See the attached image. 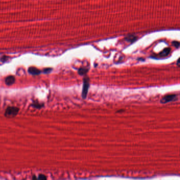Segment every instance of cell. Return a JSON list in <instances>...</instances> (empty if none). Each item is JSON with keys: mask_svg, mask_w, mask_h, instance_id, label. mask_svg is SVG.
Wrapping results in <instances>:
<instances>
[{"mask_svg": "<svg viewBox=\"0 0 180 180\" xmlns=\"http://www.w3.org/2000/svg\"><path fill=\"white\" fill-rule=\"evenodd\" d=\"M88 72V69L86 68H80L78 70V73L80 75H85L86 74H87V73Z\"/></svg>", "mask_w": 180, "mask_h": 180, "instance_id": "8", "label": "cell"}, {"mask_svg": "<svg viewBox=\"0 0 180 180\" xmlns=\"http://www.w3.org/2000/svg\"><path fill=\"white\" fill-rule=\"evenodd\" d=\"M173 44L174 45V46H175V47L178 48L179 47V43L177 41H174L173 42Z\"/></svg>", "mask_w": 180, "mask_h": 180, "instance_id": "10", "label": "cell"}, {"mask_svg": "<svg viewBox=\"0 0 180 180\" xmlns=\"http://www.w3.org/2000/svg\"><path fill=\"white\" fill-rule=\"evenodd\" d=\"M170 51H171V49L170 48H165V49L163 50V51H162L160 53V55L161 57H166V56L169 55V53H170Z\"/></svg>", "mask_w": 180, "mask_h": 180, "instance_id": "6", "label": "cell"}, {"mask_svg": "<svg viewBox=\"0 0 180 180\" xmlns=\"http://www.w3.org/2000/svg\"><path fill=\"white\" fill-rule=\"evenodd\" d=\"M15 80V77L14 76H8L6 78L5 82L7 85L10 86L14 83Z\"/></svg>", "mask_w": 180, "mask_h": 180, "instance_id": "4", "label": "cell"}, {"mask_svg": "<svg viewBox=\"0 0 180 180\" xmlns=\"http://www.w3.org/2000/svg\"><path fill=\"white\" fill-rule=\"evenodd\" d=\"M179 60L178 59V60H177V65L178 66H179Z\"/></svg>", "mask_w": 180, "mask_h": 180, "instance_id": "13", "label": "cell"}, {"mask_svg": "<svg viewBox=\"0 0 180 180\" xmlns=\"http://www.w3.org/2000/svg\"><path fill=\"white\" fill-rule=\"evenodd\" d=\"M28 71L30 74L33 75H38L41 73L40 70H39L35 67H30L29 68Z\"/></svg>", "mask_w": 180, "mask_h": 180, "instance_id": "5", "label": "cell"}, {"mask_svg": "<svg viewBox=\"0 0 180 180\" xmlns=\"http://www.w3.org/2000/svg\"><path fill=\"white\" fill-rule=\"evenodd\" d=\"M51 70H52V69H51V68H46V69H44L43 72H44V73H45V74L49 73L51 71Z\"/></svg>", "mask_w": 180, "mask_h": 180, "instance_id": "9", "label": "cell"}, {"mask_svg": "<svg viewBox=\"0 0 180 180\" xmlns=\"http://www.w3.org/2000/svg\"><path fill=\"white\" fill-rule=\"evenodd\" d=\"M39 179H46V177H45V176H44V175H40L39 176V177H38Z\"/></svg>", "mask_w": 180, "mask_h": 180, "instance_id": "11", "label": "cell"}, {"mask_svg": "<svg viewBox=\"0 0 180 180\" xmlns=\"http://www.w3.org/2000/svg\"><path fill=\"white\" fill-rule=\"evenodd\" d=\"M89 88V79L88 78H85L83 80V88L82 90V97L83 99H85L87 97L88 92Z\"/></svg>", "mask_w": 180, "mask_h": 180, "instance_id": "2", "label": "cell"}, {"mask_svg": "<svg viewBox=\"0 0 180 180\" xmlns=\"http://www.w3.org/2000/svg\"><path fill=\"white\" fill-rule=\"evenodd\" d=\"M33 106H34V107H37V108H40V107H41L42 106V105H41V104H40L39 103H37V104L34 103V105H33Z\"/></svg>", "mask_w": 180, "mask_h": 180, "instance_id": "12", "label": "cell"}, {"mask_svg": "<svg viewBox=\"0 0 180 180\" xmlns=\"http://www.w3.org/2000/svg\"><path fill=\"white\" fill-rule=\"evenodd\" d=\"M19 108L14 107H9L6 110L5 115L8 117H13L16 116L19 112Z\"/></svg>", "mask_w": 180, "mask_h": 180, "instance_id": "1", "label": "cell"}, {"mask_svg": "<svg viewBox=\"0 0 180 180\" xmlns=\"http://www.w3.org/2000/svg\"><path fill=\"white\" fill-rule=\"evenodd\" d=\"M125 40L129 42H134L137 40V37H135V35H130L125 38Z\"/></svg>", "mask_w": 180, "mask_h": 180, "instance_id": "7", "label": "cell"}, {"mask_svg": "<svg viewBox=\"0 0 180 180\" xmlns=\"http://www.w3.org/2000/svg\"><path fill=\"white\" fill-rule=\"evenodd\" d=\"M177 96L174 94H171L166 95L163 97L161 100V103L164 104L167 103H170L171 101H173L175 100H177Z\"/></svg>", "mask_w": 180, "mask_h": 180, "instance_id": "3", "label": "cell"}]
</instances>
